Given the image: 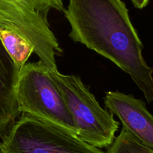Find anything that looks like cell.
<instances>
[{"label": "cell", "instance_id": "obj_1", "mask_svg": "<svg viewBox=\"0 0 153 153\" xmlns=\"http://www.w3.org/2000/svg\"><path fill=\"white\" fill-rule=\"evenodd\" d=\"M69 37L110 60L129 75L148 103L153 102V67L123 0H69L64 12Z\"/></svg>", "mask_w": 153, "mask_h": 153}, {"label": "cell", "instance_id": "obj_2", "mask_svg": "<svg viewBox=\"0 0 153 153\" xmlns=\"http://www.w3.org/2000/svg\"><path fill=\"white\" fill-rule=\"evenodd\" d=\"M49 73L71 113L77 130L76 135L96 148H108L120 126L113 114L101 107L89 87L79 76L64 75L49 67Z\"/></svg>", "mask_w": 153, "mask_h": 153}, {"label": "cell", "instance_id": "obj_3", "mask_svg": "<svg viewBox=\"0 0 153 153\" xmlns=\"http://www.w3.org/2000/svg\"><path fill=\"white\" fill-rule=\"evenodd\" d=\"M64 13L63 0H0V28L13 31L26 39L43 64L52 66L63 49L51 30L48 13Z\"/></svg>", "mask_w": 153, "mask_h": 153}, {"label": "cell", "instance_id": "obj_4", "mask_svg": "<svg viewBox=\"0 0 153 153\" xmlns=\"http://www.w3.org/2000/svg\"><path fill=\"white\" fill-rule=\"evenodd\" d=\"M19 113L59 126L76 134V125L63 95L41 61L25 64L19 70L16 86Z\"/></svg>", "mask_w": 153, "mask_h": 153}, {"label": "cell", "instance_id": "obj_5", "mask_svg": "<svg viewBox=\"0 0 153 153\" xmlns=\"http://www.w3.org/2000/svg\"><path fill=\"white\" fill-rule=\"evenodd\" d=\"M0 153H106L59 126L22 114L0 140Z\"/></svg>", "mask_w": 153, "mask_h": 153}, {"label": "cell", "instance_id": "obj_6", "mask_svg": "<svg viewBox=\"0 0 153 153\" xmlns=\"http://www.w3.org/2000/svg\"><path fill=\"white\" fill-rule=\"evenodd\" d=\"M104 103L111 113L119 118L123 126L143 144L153 149V114L146 108L143 100L131 94L108 91Z\"/></svg>", "mask_w": 153, "mask_h": 153}, {"label": "cell", "instance_id": "obj_7", "mask_svg": "<svg viewBox=\"0 0 153 153\" xmlns=\"http://www.w3.org/2000/svg\"><path fill=\"white\" fill-rule=\"evenodd\" d=\"M19 72L0 41V140L19 114L16 100Z\"/></svg>", "mask_w": 153, "mask_h": 153}, {"label": "cell", "instance_id": "obj_8", "mask_svg": "<svg viewBox=\"0 0 153 153\" xmlns=\"http://www.w3.org/2000/svg\"><path fill=\"white\" fill-rule=\"evenodd\" d=\"M0 41L19 70L34 53V47L25 38L13 31L0 28Z\"/></svg>", "mask_w": 153, "mask_h": 153}, {"label": "cell", "instance_id": "obj_9", "mask_svg": "<svg viewBox=\"0 0 153 153\" xmlns=\"http://www.w3.org/2000/svg\"><path fill=\"white\" fill-rule=\"evenodd\" d=\"M107 153H153V149L145 146L127 128L123 126L117 137L108 147Z\"/></svg>", "mask_w": 153, "mask_h": 153}, {"label": "cell", "instance_id": "obj_10", "mask_svg": "<svg viewBox=\"0 0 153 153\" xmlns=\"http://www.w3.org/2000/svg\"><path fill=\"white\" fill-rule=\"evenodd\" d=\"M150 0H131L132 4L136 8L143 9L148 5Z\"/></svg>", "mask_w": 153, "mask_h": 153}]
</instances>
